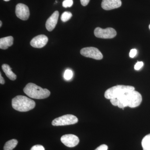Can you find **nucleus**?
Here are the masks:
<instances>
[{"label":"nucleus","mask_w":150,"mask_h":150,"mask_svg":"<svg viewBox=\"0 0 150 150\" xmlns=\"http://www.w3.org/2000/svg\"><path fill=\"white\" fill-rule=\"evenodd\" d=\"M118 106L121 108L126 107L134 108L138 107L142 102V95L135 90L128 92L117 98Z\"/></svg>","instance_id":"nucleus-1"},{"label":"nucleus","mask_w":150,"mask_h":150,"mask_svg":"<svg viewBox=\"0 0 150 150\" xmlns=\"http://www.w3.org/2000/svg\"><path fill=\"white\" fill-rule=\"evenodd\" d=\"M12 106L15 110L20 112H26L35 108L34 100L23 96H17L13 98Z\"/></svg>","instance_id":"nucleus-2"},{"label":"nucleus","mask_w":150,"mask_h":150,"mask_svg":"<svg viewBox=\"0 0 150 150\" xmlns=\"http://www.w3.org/2000/svg\"><path fill=\"white\" fill-rule=\"evenodd\" d=\"M23 91L28 97L37 99L47 98L50 96V91L47 89H43L35 84L28 83L23 89Z\"/></svg>","instance_id":"nucleus-3"},{"label":"nucleus","mask_w":150,"mask_h":150,"mask_svg":"<svg viewBox=\"0 0 150 150\" xmlns=\"http://www.w3.org/2000/svg\"><path fill=\"white\" fill-rule=\"evenodd\" d=\"M135 90V88L132 86L117 85L108 89L104 94L105 98L111 99L117 98L128 92Z\"/></svg>","instance_id":"nucleus-4"},{"label":"nucleus","mask_w":150,"mask_h":150,"mask_svg":"<svg viewBox=\"0 0 150 150\" xmlns=\"http://www.w3.org/2000/svg\"><path fill=\"white\" fill-rule=\"evenodd\" d=\"M78 118L71 114H67L55 118L52 122L54 126H62L72 125L78 122Z\"/></svg>","instance_id":"nucleus-5"},{"label":"nucleus","mask_w":150,"mask_h":150,"mask_svg":"<svg viewBox=\"0 0 150 150\" xmlns=\"http://www.w3.org/2000/svg\"><path fill=\"white\" fill-rule=\"evenodd\" d=\"M94 35L96 37L103 39H110L113 38L116 35V31L112 28H107L105 29H103L97 27L95 29Z\"/></svg>","instance_id":"nucleus-6"},{"label":"nucleus","mask_w":150,"mask_h":150,"mask_svg":"<svg viewBox=\"0 0 150 150\" xmlns=\"http://www.w3.org/2000/svg\"><path fill=\"white\" fill-rule=\"evenodd\" d=\"M80 53L85 57L92 58L96 60H101L103 58L102 53L95 47H86L82 48L81 50Z\"/></svg>","instance_id":"nucleus-7"},{"label":"nucleus","mask_w":150,"mask_h":150,"mask_svg":"<svg viewBox=\"0 0 150 150\" xmlns=\"http://www.w3.org/2000/svg\"><path fill=\"white\" fill-rule=\"evenodd\" d=\"M16 14L18 18L22 20H27L30 16L29 8L24 4H18L16 7Z\"/></svg>","instance_id":"nucleus-8"},{"label":"nucleus","mask_w":150,"mask_h":150,"mask_svg":"<svg viewBox=\"0 0 150 150\" xmlns=\"http://www.w3.org/2000/svg\"><path fill=\"white\" fill-rule=\"evenodd\" d=\"M62 143L69 147H74L79 143V139L76 135L66 134L62 136L61 139Z\"/></svg>","instance_id":"nucleus-9"},{"label":"nucleus","mask_w":150,"mask_h":150,"mask_svg":"<svg viewBox=\"0 0 150 150\" xmlns=\"http://www.w3.org/2000/svg\"><path fill=\"white\" fill-rule=\"evenodd\" d=\"M48 38L46 35H40L33 38L30 41V44L35 48H41L45 46L48 42Z\"/></svg>","instance_id":"nucleus-10"},{"label":"nucleus","mask_w":150,"mask_h":150,"mask_svg":"<svg viewBox=\"0 0 150 150\" xmlns=\"http://www.w3.org/2000/svg\"><path fill=\"white\" fill-rule=\"evenodd\" d=\"M121 0H103L101 7L105 10H110L121 7Z\"/></svg>","instance_id":"nucleus-11"},{"label":"nucleus","mask_w":150,"mask_h":150,"mask_svg":"<svg viewBox=\"0 0 150 150\" xmlns=\"http://www.w3.org/2000/svg\"><path fill=\"white\" fill-rule=\"evenodd\" d=\"M59 17V12L58 11H55L46 22V29L49 31H51L56 27Z\"/></svg>","instance_id":"nucleus-12"},{"label":"nucleus","mask_w":150,"mask_h":150,"mask_svg":"<svg viewBox=\"0 0 150 150\" xmlns=\"http://www.w3.org/2000/svg\"><path fill=\"white\" fill-rule=\"evenodd\" d=\"M13 43V38L11 36L2 38L0 39V48L6 50L10 46H12Z\"/></svg>","instance_id":"nucleus-13"},{"label":"nucleus","mask_w":150,"mask_h":150,"mask_svg":"<svg viewBox=\"0 0 150 150\" xmlns=\"http://www.w3.org/2000/svg\"><path fill=\"white\" fill-rule=\"evenodd\" d=\"M2 69L4 72L5 73L6 76L11 80L14 81L17 78L16 75L12 71L11 68L8 65L4 64L2 66Z\"/></svg>","instance_id":"nucleus-14"},{"label":"nucleus","mask_w":150,"mask_h":150,"mask_svg":"<svg viewBox=\"0 0 150 150\" xmlns=\"http://www.w3.org/2000/svg\"><path fill=\"white\" fill-rule=\"evenodd\" d=\"M18 142L16 139L10 140L6 143L4 146V150H13L16 147Z\"/></svg>","instance_id":"nucleus-15"},{"label":"nucleus","mask_w":150,"mask_h":150,"mask_svg":"<svg viewBox=\"0 0 150 150\" xmlns=\"http://www.w3.org/2000/svg\"><path fill=\"white\" fill-rule=\"evenodd\" d=\"M142 144L143 150H150V134L143 138Z\"/></svg>","instance_id":"nucleus-16"},{"label":"nucleus","mask_w":150,"mask_h":150,"mask_svg":"<svg viewBox=\"0 0 150 150\" xmlns=\"http://www.w3.org/2000/svg\"><path fill=\"white\" fill-rule=\"evenodd\" d=\"M72 14L70 12L66 11L63 13L61 16V20L64 22H66L71 18Z\"/></svg>","instance_id":"nucleus-17"},{"label":"nucleus","mask_w":150,"mask_h":150,"mask_svg":"<svg viewBox=\"0 0 150 150\" xmlns=\"http://www.w3.org/2000/svg\"><path fill=\"white\" fill-rule=\"evenodd\" d=\"M73 73L72 71L70 69H67L64 74V78L66 80H69L72 78Z\"/></svg>","instance_id":"nucleus-18"},{"label":"nucleus","mask_w":150,"mask_h":150,"mask_svg":"<svg viewBox=\"0 0 150 150\" xmlns=\"http://www.w3.org/2000/svg\"><path fill=\"white\" fill-rule=\"evenodd\" d=\"M73 4V0H64L63 1L62 5L64 8L71 7Z\"/></svg>","instance_id":"nucleus-19"},{"label":"nucleus","mask_w":150,"mask_h":150,"mask_svg":"<svg viewBox=\"0 0 150 150\" xmlns=\"http://www.w3.org/2000/svg\"><path fill=\"white\" fill-rule=\"evenodd\" d=\"M144 66V63L142 62H138L134 66V69L136 70H139Z\"/></svg>","instance_id":"nucleus-20"},{"label":"nucleus","mask_w":150,"mask_h":150,"mask_svg":"<svg viewBox=\"0 0 150 150\" xmlns=\"http://www.w3.org/2000/svg\"><path fill=\"white\" fill-rule=\"evenodd\" d=\"M30 150H45V149L42 145H36L33 146Z\"/></svg>","instance_id":"nucleus-21"},{"label":"nucleus","mask_w":150,"mask_h":150,"mask_svg":"<svg viewBox=\"0 0 150 150\" xmlns=\"http://www.w3.org/2000/svg\"><path fill=\"white\" fill-rule=\"evenodd\" d=\"M137 50L136 49H131L129 54V56L131 58H134L137 54Z\"/></svg>","instance_id":"nucleus-22"},{"label":"nucleus","mask_w":150,"mask_h":150,"mask_svg":"<svg viewBox=\"0 0 150 150\" xmlns=\"http://www.w3.org/2000/svg\"><path fill=\"white\" fill-rule=\"evenodd\" d=\"M108 149V147L107 145L103 144L97 148L95 150H107Z\"/></svg>","instance_id":"nucleus-23"},{"label":"nucleus","mask_w":150,"mask_h":150,"mask_svg":"<svg viewBox=\"0 0 150 150\" xmlns=\"http://www.w3.org/2000/svg\"><path fill=\"white\" fill-rule=\"evenodd\" d=\"M90 0H80L81 3L82 5L85 6L88 4Z\"/></svg>","instance_id":"nucleus-24"},{"label":"nucleus","mask_w":150,"mask_h":150,"mask_svg":"<svg viewBox=\"0 0 150 150\" xmlns=\"http://www.w3.org/2000/svg\"><path fill=\"white\" fill-rule=\"evenodd\" d=\"M0 83L1 84H4L5 83V81L4 78L2 76L1 74H0Z\"/></svg>","instance_id":"nucleus-25"},{"label":"nucleus","mask_w":150,"mask_h":150,"mask_svg":"<svg viewBox=\"0 0 150 150\" xmlns=\"http://www.w3.org/2000/svg\"><path fill=\"white\" fill-rule=\"evenodd\" d=\"M2 25V21H0V27H1Z\"/></svg>","instance_id":"nucleus-26"},{"label":"nucleus","mask_w":150,"mask_h":150,"mask_svg":"<svg viewBox=\"0 0 150 150\" xmlns=\"http://www.w3.org/2000/svg\"><path fill=\"white\" fill-rule=\"evenodd\" d=\"M4 1H8L10 0H4Z\"/></svg>","instance_id":"nucleus-27"},{"label":"nucleus","mask_w":150,"mask_h":150,"mask_svg":"<svg viewBox=\"0 0 150 150\" xmlns=\"http://www.w3.org/2000/svg\"><path fill=\"white\" fill-rule=\"evenodd\" d=\"M149 29L150 30V24L149 25Z\"/></svg>","instance_id":"nucleus-28"}]
</instances>
